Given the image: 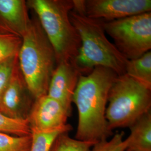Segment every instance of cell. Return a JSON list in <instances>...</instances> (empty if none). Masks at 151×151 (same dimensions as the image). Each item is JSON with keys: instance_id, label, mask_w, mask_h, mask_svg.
<instances>
[{"instance_id": "6da1fadb", "label": "cell", "mask_w": 151, "mask_h": 151, "mask_svg": "<svg viewBox=\"0 0 151 151\" xmlns=\"http://www.w3.org/2000/svg\"><path fill=\"white\" fill-rule=\"evenodd\" d=\"M118 76L103 67L80 76L73 97L78 115L76 139L96 143L113 135L105 113L109 92Z\"/></svg>"}, {"instance_id": "7a4b0ae2", "label": "cell", "mask_w": 151, "mask_h": 151, "mask_svg": "<svg viewBox=\"0 0 151 151\" xmlns=\"http://www.w3.org/2000/svg\"><path fill=\"white\" fill-rule=\"evenodd\" d=\"M18 61L33 98L35 100L47 95L57 62L54 49L37 17L31 19L29 27L22 37Z\"/></svg>"}, {"instance_id": "3957f363", "label": "cell", "mask_w": 151, "mask_h": 151, "mask_svg": "<svg viewBox=\"0 0 151 151\" xmlns=\"http://www.w3.org/2000/svg\"><path fill=\"white\" fill-rule=\"evenodd\" d=\"M70 18L81 39V45L76 64L82 75L96 67L113 70L118 76L125 74L128 61L108 39L103 21L92 19L72 10Z\"/></svg>"}, {"instance_id": "277c9868", "label": "cell", "mask_w": 151, "mask_h": 151, "mask_svg": "<svg viewBox=\"0 0 151 151\" xmlns=\"http://www.w3.org/2000/svg\"><path fill=\"white\" fill-rule=\"evenodd\" d=\"M27 5L35 12L54 49L57 65L75 60L81 42L70 18L74 7L73 0H30Z\"/></svg>"}, {"instance_id": "5b68a950", "label": "cell", "mask_w": 151, "mask_h": 151, "mask_svg": "<svg viewBox=\"0 0 151 151\" xmlns=\"http://www.w3.org/2000/svg\"><path fill=\"white\" fill-rule=\"evenodd\" d=\"M106 119L111 130L129 128L151 111V89L124 74L118 76L108 95Z\"/></svg>"}, {"instance_id": "8992f818", "label": "cell", "mask_w": 151, "mask_h": 151, "mask_svg": "<svg viewBox=\"0 0 151 151\" xmlns=\"http://www.w3.org/2000/svg\"><path fill=\"white\" fill-rule=\"evenodd\" d=\"M106 34L128 60H135L151 51V12L112 22H103Z\"/></svg>"}, {"instance_id": "52a82bcc", "label": "cell", "mask_w": 151, "mask_h": 151, "mask_svg": "<svg viewBox=\"0 0 151 151\" xmlns=\"http://www.w3.org/2000/svg\"><path fill=\"white\" fill-rule=\"evenodd\" d=\"M73 10L92 19L112 22L151 11V0H73Z\"/></svg>"}, {"instance_id": "ba28073f", "label": "cell", "mask_w": 151, "mask_h": 151, "mask_svg": "<svg viewBox=\"0 0 151 151\" xmlns=\"http://www.w3.org/2000/svg\"><path fill=\"white\" fill-rule=\"evenodd\" d=\"M34 100L18 63L0 99V113L11 119L27 120Z\"/></svg>"}, {"instance_id": "9c48e42d", "label": "cell", "mask_w": 151, "mask_h": 151, "mask_svg": "<svg viewBox=\"0 0 151 151\" xmlns=\"http://www.w3.org/2000/svg\"><path fill=\"white\" fill-rule=\"evenodd\" d=\"M69 116L59 102L45 95L34 100L27 120L31 132H45L64 128Z\"/></svg>"}, {"instance_id": "30bf717a", "label": "cell", "mask_w": 151, "mask_h": 151, "mask_svg": "<svg viewBox=\"0 0 151 151\" xmlns=\"http://www.w3.org/2000/svg\"><path fill=\"white\" fill-rule=\"evenodd\" d=\"M82 75L75 60L62 62L57 65L49 82L47 95L59 102L70 116L73 95Z\"/></svg>"}, {"instance_id": "8fae6325", "label": "cell", "mask_w": 151, "mask_h": 151, "mask_svg": "<svg viewBox=\"0 0 151 151\" xmlns=\"http://www.w3.org/2000/svg\"><path fill=\"white\" fill-rule=\"evenodd\" d=\"M0 20L22 38L31 22L27 2L24 0H0Z\"/></svg>"}, {"instance_id": "7c38bea8", "label": "cell", "mask_w": 151, "mask_h": 151, "mask_svg": "<svg viewBox=\"0 0 151 151\" xmlns=\"http://www.w3.org/2000/svg\"><path fill=\"white\" fill-rule=\"evenodd\" d=\"M129 129V143L125 151H151V111L141 116Z\"/></svg>"}, {"instance_id": "4fadbf2b", "label": "cell", "mask_w": 151, "mask_h": 151, "mask_svg": "<svg viewBox=\"0 0 151 151\" xmlns=\"http://www.w3.org/2000/svg\"><path fill=\"white\" fill-rule=\"evenodd\" d=\"M125 74L151 89V52L135 60H128Z\"/></svg>"}, {"instance_id": "5bb4252c", "label": "cell", "mask_w": 151, "mask_h": 151, "mask_svg": "<svg viewBox=\"0 0 151 151\" xmlns=\"http://www.w3.org/2000/svg\"><path fill=\"white\" fill-rule=\"evenodd\" d=\"M22 38L0 20V63L19 54Z\"/></svg>"}, {"instance_id": "9a60e30c", "label": "cell", "mask_w": 151, "mask_h": 151, "mask_svg": "<svg viewBox=\"0 0 151 151\" xmlns=\"http://www.w3.org/2000/svg\"><path fill=\"white\" fill-rule=\"evenodd\" d=\"M72 129L70 124H67L64 128L50 132L32 131V145L30 151H49L55 138L60 134L70 132Z\"/></svg>"}, {"instance_id": "2e32d148", "label": "cell", "mask_w": 151, "mask_h": 151, "mask_svg": "<svg viewBox=\"0 0 151 151\" xmlns=\"http://www.w3.org/2000/svg\"><path fill=\"white\" fill-rule=\"evenodd\" d=\"M94 144L72 138L68 132H65L55 138L49 151H90Z\"/></svg>"}, {"instance_id": "e0dca14e", "label": "cell", "mask_w": 151, "mask_h": 151, "mask_svg": "<svg viewBox=\"0 0 151 151\" xmlns=\"http://www.w3.org/2000/svg\"><path fill=\"white\" fill-rule=\"evenodd\" d=\"M0 133L17 137L31 135L27 120L11 119L0 113Z\"/></svg>"}, {"instance_id": "ac0fdd59", "label": "cell", "mask_w": 151, "mask_h": 151, "mask_svg": "<svg viewBox=\"0 0 151 151\" xmlns=\"http://www.w3.org/2000/svg\"><path fill=\"white\" fill-rule=\"evenodd\" d=\"M32 135L17 137L0 133V151H30Z\"/></svg>"}, {"instance_id": "d6986e66", "label": "cell", "mask_w": 151, "mask_h": 151, "mask_svg": "<svg viewBox=\"0 0 151 151\" xmlns=\"http://www.w3.org/2000/svg\"><path fill=\"white\" fill-rule=\"evenodd\" d=\"M123 132L117 133L108 140H101L96 142L92 146L90 151H125L129 143L128 139L123 138Z\"/></svg>"}, {"instance_id": "ffe728a7", "label": "cell", "mask_w": 151, "mask_h": 151, "mask_svg": "<svg viewBox=\"0 0 151 151\" xmlns=\"http://www.w3.org/2000/svg\"><path fill=\"white\" fill-rule=\"evenodd\" d=\"M18 63V55L0 63V99L10 81L14 69Z\"/></svg>"}]
</instances>
